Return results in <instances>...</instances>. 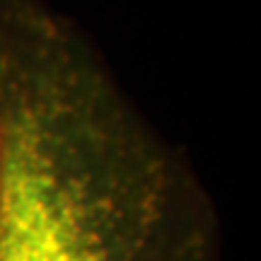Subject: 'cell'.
<instances>
[{
	"label": "cell",
	"mask_w": 261,
	"mask_h": 261,
	"mask_svg": "<svg viewBox=\"0 0 261 261\" xmlns=\"http://www.w3.org/2000/svg\"><path fill=\"white\" fill-rule=\"evenodd\" d=\"M0 261H218L187 158L46 0H0Z\"/></svg>",
	"instance_id": "6da1fadb"
}]
</instances>
